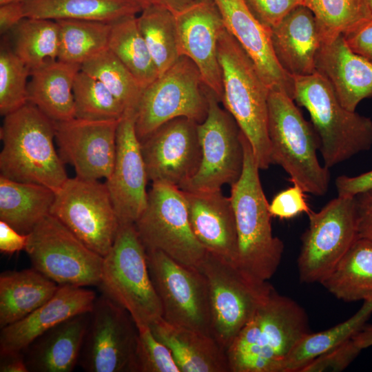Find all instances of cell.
Masks as SVG:
<instances>
[{
  "label": "cell",
  "mask_w": 372,
  "mask_h": 372,
  "mask_svg": "<svg viewBox=\"0 0 372 372\" xmlns=\"http://www.w3.org/2000/svg\"><path fill=\"white\" fill-rule=\"evenodd\" d=\"M241 138L243 169L238 180L231 185L229 196L238 236L236 265L256 280L268 281L280 265L284 245L272 233L269 203L251 144L242 132Z\"/></svg>",
  "instance_id": "3"
},
{
  "label": "cell",
  "mask_w": 372,
  "mask_h": 372,
  "mask_svg": "<svg viewBox=\"0 0 372 372\" xmlns=\"http://www.w3.org/2000/svg\"><path fill=\"white\" fill-rule=\"evenodd\" d=\"M24 0H0V5L10 3V2H17V1H23Z\"/></svg>",
  "instance_id": "56"
},
{
  "label": "cell",
  "mask_w": 372,
  "mask_h": 372,
  "mask_svg": "<svg viewBox=\"0 0 372 372\" xmlns=\"http://www.w3.org/2000/svg\"><path fill=\"white\" fill-rule=\"evenodd\" d=\"M0 372H29L23 352H0Z\"/></svg>",
  "instance_id": "51"
},
{
  "label": "cell",
  "mask_w": 372,
  "mask_h": 372,
  "mask_svg": "<svg viewBox=\"0 0 372 372\" xmlns=\"http://www.w3.org/2000/svg\"><path fill=\"white\" fill-rule=\"evenodd\" d=\"M372 314V298L364 301L351 318L317 333L309 332L295 345L280 366L278 372H300L312 360L352 339L366 324Z\"/></svg>",
  "instance_id": "33"
},
{
  "label": "cell",
  "mask_w": 372,
  "mask_h": 372,
  "mask_svg": "<svg viewBox=\"0 0 372 372\" xmlns=\"http://www.w3.org/2000/svg\"><path fill=\"white\" fill-rule=\"evenodd\" d=\"M247 7L264 26L271 30L302 0H244Z\"/></svg>",
  "instance_id": "45"
},
{
  "label": "cell",
  "mask_w": 372,
  "mask_h": 372,
  "mask_svg": "<svg viewBox=\"0 0 372 372\" xmlns=\"http://www.w3.org/2000/svg\"><path fill=\"white\" fill-rule=\"evenodd\" d=\"M136 19L159 76L180 58L174 15L164 5L153 4L144 8Z\"/></svg>",
  "instance_id": "36"
},
{
  "label": "cell",
  "mask_w": 372,
  "mask_h": 372,
  "mask_svg": "<svg viewBox=\"0 0 372 372\" xmlns=\"http://www.w3.org/2000/svg\"><path fill=\"white\" fill-rule=\"evenodd\" d=\"M28 234L17 231L7 223L0 220V251L3 254H12L25 250Z\"/></svg>",
  "instance_id": "49"
},
{
  "label": "cell",
  "mask_w": 372,
  "mask_h": 372,
  "mask_svg": "<svg viewBox=\"0 0 372 372\" xmlns=\"http://www.w3.org/2000/svg\"><path fill=\"white\" fill-rule=\"evenodd\" d=\"M316 71L328 81L340 103L350 111L372 96V62L354 52L342 34L322 42Z\"/></svg>",
  "instance_id": "24"
},
{
  "label": "cell",
  "mask_w": 372,
  "mask_h": 372,
  "mask_svg": "<svg viewBox=\"0 0 372 372\" xmlns=\"http://www.w3.org/2000/svg\"><path fill=\"white\" fill-rule=\"evenodd\" d=\"M25 17L21 1L0 5L1 35L10 32Z\"/></svg>",
  "instance_id": "50"
},
{
  "label": "cell",
  "mask_w": 372,
  "mask_h": 372,
  "mask_svg": "<svg viewBox=\"0 0 372 372\" xmlns=\"http://www.w3.org/2000/svg\"><path fill=\"white\" fill-rule=\"evenodd\" d=\"M307 216L298 258L299 277L302 282L321 283L359 238L355 197L338 195Z\"/></svg>",
  "instance_id": "12"
},
{
  "label": "cell",
  "mask_w": 372,
  "mask_h": 372,
  "mask_svg": "<svg viewBox=\"0 0 372 372\" xmlns=\"http://www.w3.org/2000/svg\"><path fill=\"white\" fill-rule=\"evenodd\" d=\"M119 120L92 121L74 118L54 122L55 141L64 163L85 180L107 179L116 152Z\"/></svg>",
  "instance_id": "18"
},
{
  "label": "cell",
  "mask_w": 372,
  "mask_h": 372,
  "mask_svg": "<svg viewBox=\"0 0 372 372\" xmlns=\"http://www.w3.org/2000/svg\"><path fill=\"white\" fill-rule=\"evenodd\" d=\"M81 65L50 61L30 72L28 102L54 122L75 118L73 85Z\"/></svg>",
  "instance_id": "28"
},
{
  "label": "cell",
  "mask_w": 372,
  "mask_h": 372,
  "mask_svg": "<svg viewBox=\"0 0 372 372\" xmlns=\"http://www.w3.org/2000/svg\"><path fill=\"white\" fill-rule=\"evenodd\" d=\"M362 349L351 339L321 354L306 364L300 372H338L345 369Z\"/></svg>",
  "instance_id": "43"
},
{
  "label": "cell",
  "mask_w": 372,
  "mask_h": 372,
  "mask_svg": "<svg viewBox=\"0 0 372 372\" xmlns=\"http://www.w3.org/2000/svg\"><path fill=\"white\" fill-rule=\"evenodd\" d=\"M205 88L195 63L187 56H180L143 89L135 118L139 141L176 118L202 123L208 111Z\"/></svg>",
  "instance_id": "11"
},
{
  "label": "cell",
  "mask_w": 372,
  "mask_h": 372,
  "mask_svg": "<svg viewBox=\"0 0 372 372\" xmlns=\"http://www.w3.org/2000/svg\"><path fill=\"white\" fill-rule=\"evenodd\" d=\"M309 331L302 307L275 289L226 351L230 372H278Z\"/></svg>",
  "instance_id": "1"
},
{
  "label": "cell",
  "mask_w": 372,
  "mask_h": 372,
  "mask_svg": "<svg viewBox=\"0 0 372 372\" xmlns=\"http://www.w3.org/2000/svg\"><path fill=\"white\" fill-rule=\"evenodd\" d=\"M335 185L338 196H355L372 189V170L356 176H340Z\"/></svg>",
  "instance_id": "48"
},
{
  "label": "cell",
  "mask_w": 372,
  "mask_h": 372,
  "mask_svg": "<svg viewBox=\"0 0 372 372\" xmlns=\"http://www.w3.org/2000/svg\"><path fill=\"white\" fill-rule=\"evenodd\" d=\"M183 192L197 240L207 251L236 265L238 236L230 197L221 189Z\"/></svg>",
  "instance_id": "22"
},
{
  "label": "cell",
  "mask_w": 372,
  "mask_h": 372,
  "mask_svg": "<svg viewBox=\"0 0 372 372\" xmlns=\"http://www.w3.org/2000/svg\"><path fill=\"white\" fill-rule=\"evenodd\" d=\"M55 196L56 192L45 186L0 176V220L28 234L50 214Z\"/></svg>",
  "instance_id": "30"
},
{
  "label": "cell",
  "mask_w": 372,
  "mask_h": 372,
  "mask_svg": "<svg viewBox=\"0 0 372 372\" xmlns=\"http://www.w3.org/2000/svg\"><path fill=\"white\" fill-rule=\"evenodd\" d=\"M174 15L180 56L190 59L198 68L203 84L221 102L222 73L218 56V40L225 28L214 0H194Z\"/></svg>",
  "instance_id": "19"
},
{
  "label": "cell",
  "mask_w": 372,
  "mask_h": 372,
  "mask_svg": "<svg viewBox=\"0 0 372 372\" xmlns=\"http://www.w3.org/2000/svg\"><path fill=\"white\" fill-rule=\"evenodd\" d=\"M99 286L130 314L137 327H149L163 317L147 251L134 223L119 225L114 243L103 257Z\"/></svg>",
  "instance_id": "7"
},
{
  "label": "cell",
  "mask_w": 372,
  "mask_h": 372,
  "mask_svg": "<svg viewBox=\"0 0 372 372\" xmlns=\"http://www.w3.org/2000/svg\"><path fill=\"white\" fill-rule=\"evenodd\" d=\"M342 35L354 52L372 62V18Z\"/></svg>",
  "instance_id": "46"
},
{
  "label": "cell",
  "mask_w": 372,
  "mask_h": 372,
  "mask_svg": "<svg viewBox=\"0 0 372 372\" xmlns=\"http://www.w3.org/2000/svg\"><path fill=\"white\" fill-rule=\"evenodd\" d=\"M3 117L0 176L56 192L68 177L54 147V121L29 102Z\"/></svg>",
  "instance_id": "2"
},
{
  "label": "cell",
  "mask_w": 372,
  "mask_h": 372,
  "mask_svg": "<svg viewBox=\"0 0 372 372\" xmlns=\"http://www.w3.org/2000/svg\"><path fill=\"white\" fill-rule=\"evenodd\" d=\"M352 339L362 350L372 346V324H366Z\"/></svg>",
  "instance_id": "52"
},
{
  "label": "cell",
  "mask_w": 372,
  "mask_h": 372,
  "mask_svg": "<svg viewBox=\"0 0 372 372\" xmlns=\"http://www.w3.org/2000/svg\"><path fill=\"white\" fill-rule=\"evenodd\" d=\"M208 111L198 124L202 159L196 174L179 188L183 191L220 189L241 176L244 165L242 132L233 116L219 105V99L206 87Z\"/></svg>",
  "instance_id": "15"
},
{
  "label": "cell",
  "mask_w": 372,
  "mask_h": 372,
  "mask_svg": "<svg viewBox=\"0 0 372 372\" xmlns=\"http://www.w3.org/2000/svg\"><path fill=\"white\" fill-rule=\"evenodd\" d=\"M198 270L208 287L211 335L227 351L274 288L208 251Z\"/></svg>",
  "instance_id": "8"
},
{
  "label": "cell",
  "mask_w": 372,
  "mask_h": 372,
  "mask_svg": "<svg viewBox=\"0 0 372 372\" xmlns=\"http://www.w3.org/2000/svg\"><path fill=\"white\" fill-rule=\"evenodd\" d=\"M81 70L100 81L121 103L125 113H136L143 88L108 48L84 62Z\"/></svg>",
  "instance_id": "38"
},
{
  "label": "cell",
  "mask_w": 372,
  "mask_h": 372,
  "mask_svg": "<svg viewBox=\"0 0 372 372\" xmlns=\"http://www.w3.org/2000/svg\"><path fill=\"white\" fill-rule=\"evenodd\" d=\"M163 5L167 7L172 13L179 12L189 5L194 0H160Z\"/></svg>",
  "instance_id": "53"
},
{
  "label": "cell",
  "mask_w": 372,
  "mask_h": 372,
  "mask_svg": "<svg viewBox=\"0 0 372 372\" xmlns=\"http://www.w3.org/2000/svg\"><path fill=\"white\" fill-rule=\"evenodd\" d=\"M269 210L271 216L282 220L293 218L302 213L309 214L311 211L304 191L296 184L277 194L269 203Z\"/></svg>",
  "instance_id": "44"
},
{
  "label": "cell",
  "mask_w": 372,
  "mask_h": 372,
  "mask_svg": "<svg viewBox=\"0 0 372 372\" xmlns=\"http://www.w3.org/2000/svg\"><path fill=\"white\" fill-rule=\"evenodd\" d=\"M313 14L323 42L372 18L363 0H302Z\"/></svg>",
  "instance_id": "39"
},
{
  "label": "cell",
  "mask_w": 372,
  "mask_h": 372,
  "mask_svg": "<svg viewBox=\"0 0 372 372\" xmlns=\"http://www.w3.org/2000/svg\"><path fill=\"white\" fill-rule=\"evenodd\" d=\"M225 29L254 62L269 90L284 92L293 99V76L278 63L271 42V30L251 13L244 0H214Z\"/></svg>",
  "instance_id": "21"
},
{
  "label": "cell",
  "mask_w": 372,
  "mask_h": 372,
  "mask_svg": "<svg viewBox=\"0 0 372 372\" xmlns=\"http://www.w3.org/2000/svg\"><path fill=\"white\" fill-rule=\"evenodd\" d=\"M150 277L167 322L211 335V310L206 280L158 250H146Z\"/></svg>",
  "instance_id": "14"
},
{
  "label": "cell",
  "mask_w": 372,
  "mask_h": 372,
  "mask_svg": "<svg viewBox=\"0 0 372 372\" xmlns=\"http://www.w3.org/2000/svg\"><path fill=\"white\" fill-rule=\"evenodd\" d=\"M75 118L92 121L120 120L125 109L98 79L81 70L74 85Z\"/></svg>",
  "instance_id": "40"
},
{
  "label": "cell",
  "mask_w": 372,
  "mask_h": 372,
  "mask_svg": "<svg viewBox=\"0 0 372 372\" xmlns=\"http://www.w3.org/2000/svg\"><path fill=\"white\" fill-rule=\"evenodd\" d=\"M25 249L32 267L58 285L99 286L103 257L49 214L29 233Z\"/></svg>",
  "instance_id": "10"
},
{
  "label": "cell",
  "mask_w": 372,
  "mask_h": 372,
  "mask_svg": "<svg viewBox=\"0 0 372 372\" xmlns=\"http://www.w3.org/2000/svg\"><path fill=\"white\" fill-rule=\"evenodd\" d=\"M10 32L12 50L30 72L57 60L59 30L55 20L25 17Z\"/></svg>",
  "instance_id": "35"
},
{
  "label": "cell",
  "mask_w": 372,
  "mask_h": 372,
  "mask_svg": "<svg viewBox=\"0 0 372 372\" xmlns=\"http://www.w3.org/2000/svg\"><path fill=\"white\" fill-rule=\"evenodd\" d=\"M276 57L292 76L315 73L316 59L323 39L313 12L304 5L294 8L271 29Z\"/></svg>",
  "instance_id": "25"
},
{
  "label": "cell",
  "mask_w": 372,
  "mask_h": 372,
  "mask_svg": "<svg viewBox=\"0 0 372 372\" xmlns=\"http://www.w3.org/2000/svg\"><path fill=\"white\" fill-rule=\"evenodd\" d=\"M30 70L17 56L10 43L3 40L0 48V114L6 116L28 103Z\"/></svg>",
  "instance_id": "41"
},
{
  "label": "cell",
  "mask_w": 372,
  "mask_h": 372,
  "mask_svg": "<svg viewBox=\"0 0 372 372\" xmlns=\"http://www.w3.org/2000/svg\"><path fill=\"white\" fill-rule=\"evenodd\" d=\"M90 313L72 316L37 338L22 352L29 372H71L78 364Z\"/></svg>",
  "instance_id": "26"
},
{
  "label": "cell",
  "mask_w": 372,
  "mask_h": 372,
  "mask_svg": "<svg viewBox=\"0 0 372 372\" xmlns=\"http://www.w3.org/2000/svg\"><path fill=\"white\" fill-rule=\"evenodd\" d=\"M140 4L143 9L153 4H162L160 0H133Z\"/></svg>",
  "instance_id": "54"
},
{
  "label": "cell",
  "mask_w": 372,
  "mask_h": 372,
  "mask_svg": "<svg viewBox=\"0 0 372 372\" xmlns=\"http://www.w3.org/2000/svg\"><path fill=\"white\" fill-rule=\"evenodd\" d=\"M56 21L59 30L57 60L81 65L107 49L110 22L80 19Z\"/></svg>",
  "instance_id": "37"
},
{
  "label": "cell",
  "mask_w": 372,
  "mask_h": 372,
  "mask_svg": "<svg viewBox=\"0 0 372 372\" xmlns=\"http://www.w3.org/2000/svg\"><path fill=\"white\" fill-rule=\"evenodd\" d=\"M50 214L90 249L104 257L119 227L105 183L68 178L56 192Z\"/></svg>",
  "instance_id": "13"
},
{
  "label": "cell",
  "mask_w": 372,
  "mask_h": 372,
  "mask_svg": "<svg viewBox=\"0 0 372 372\" xmlns=\"http://www.w3.org/2000/svg\"><path fill=\"white\" fill-rule=\"evenodd\" d=\"M359 238L372 242V189L355 196Z\"/></svg>",
  "instance_id": "47"
},
{
  "label": "cell",
  "mask_w": 372,
  "mask_h": 372,
  "mask_svg": "<svg viewBox=\"0 0 372 372\" xmlns=\"http://www.w3.org/2000/svg\"><path fill=\"white\" fill-rule=\"evenodd\" d=\"M198 124L176 118L140 141L149 180L180 187L196 174L202 159Z\"/></svg>",
  "instance_id": "17"
},
{
  "label": "cell",
  "mask_w": 372,
  "mask_h": 372,
  "mask_svg": "<svg viewBox=\"0 0 372 372\" xmlns=\"http://www.w3.org/2000/svg\"><path fill=\"white\" fill-rule=\"evenodd\" d=\"M134 225L146 250L161 251L188 267L198 269L207 253L193 233L183 192L177 186L152 183Z\"/></svg>",
  "instance_id": "9"
},
{
  "label": "cell",
  "mask_w": 372,
  "mask_h": 372,
  "mask_svg": "<svg viewBox=\"0 0 372 372\" xmlns=\"http://www.w3.org/2000/svg\"><path fill=\"white\" fill-rule=\"evenodd\" d=\"M136 15L110 22L107 48L124 64L144 89L158 73L139 30Z\"/></svg>",
  "instance_id": "34"
},
{
  "label": "cell",
  "mask_w": 372,
  "mask_h": 372,
  "mask_svg": "<svg viewBox=\"0 0 372 372\" xmlns=\"http://www.w3.org/2000/svg\"><path fill=\"white\" fill-rule=\"evenodd\" d=\"M135 372H180L169 348L152 333L149 327H138Z\"/></svg>",
  "instance_id": "42"
},
{
  "label": "cell",
  "mask_w": 372,
  "mask_h": 372,
  "mask_svg": "<svg viewBox=\"0 0 372 372\" xmlns=\"http://www.w3.org/2000/svg\"><path fill=\"white\" fill-rule=\"evenodd\" d=\"M218 56L221 102L250 143L259 169H267L273 164L267 128L270 90L251 58L225 28L218 37Z\"/></svg>",
  "instance_id": "4"
},
{
  "label": "cell",
  "mask_w": 372,
  "mask_h": 372,
  "mask_svg": "<svg viewBox=\"0 0 372 372\" xmlns=\"http://www.w3.org/2000/svg\"><path fill=\"white\" fill-rule=\"evenodd\" d=\"M96 296L85 287L59 286L44 304L23 319L1 329L0 352L23 351L44 332L76 315L91 312Z\"/></svg>",
  "instance_id": "23"
},
{
  "label": "cell",
  "mask_w": 372,
  "mask_h": 372,
  "mask_svg": "<svg viewBox=\"0 0 372 372\" xmlns=\"http://www.w3.org/2000/svg\"><path fill=\"white\" fill-rule=\"evenodd\" d=\"M344 302L372 298V242L358 238L320 283Z\"/></svg>",
  "instance_id": "32"
},
{
  "label": "cell",
  "mask_w": 372,
  "mask_h": 372,
  "mask_svg": "<svg viewBox=\"0 0 372 372\" xmlns=\"http://www.w3.org/2000/svg\"><path fill=\"white\" fill-rule=\"evenodd\" d=\"M59 285L34 269L0 275V327L13 324L47 302Z\"/></svg>",
  "instance_id": "29"
},
{
  "label": "cell",
  "mask_w": 372,
  "mask_h": 372,
  "mask_svg": "<svg viewBox=\"0 0 372 372\" xmlns=\"http://www.w3.org/2000/svg\"><path fill=\"white\" fill-rule=\"evenodd\" d=\"M267 128L272 163L280 165L293 184L304 192L324 195L329 189L330 173L318 159L319 136L293 99L284 92L269 90Z\"/></svg>",
  "instance_id": "6"
},
{
  "label": "cell",
  "mask_w": 372,
  "mask_h": 372,
  "mask_svg": "<svg viewBox=\"0 0 372 372\" xmlns=\"http://www.w3.org/2000/svg\"><path fill=\"white\" fill-rule=\"evenodd\" d=\"M137 337L130 314L103 294L90 313L78 364L88 372H135Z\"/></svg>",
  "instance_id": "16"
},
{
  "label": "cell",
  "mask_w": 372,
  "mask_h": 372,
  "mask_svg": "<svg viewBox=\"0 0 372 372\" xmlns=\"http://www.w3.org/2000/svg\"><path fill=\"white\" fill-rule=\"evenodd\" d=\"M149 328L169 348L180 372H230L226 351L212 335L170 324L163 317Z\"/></svg>",
  "instance_id": "27"
},
{
  "label": "cell",
  "mask_w": 372,
  "mask_h": 372,
  "mask_svg": "<svg viewBox=\"0 0 372 372\" xmlns=\"http://www.w3.org/2000/svg\"><path fill=\"white\" fill-rule=\"evenodd\" d=\"M25 17L112 22L136 15L142 6L133 0H24Z\"/></svg>",
  "instance_id": "31"
},
{
  "label": "cell",
  "mask_w": 372,
  "mask_h": 372,
  "mask_svg": "<svg viewBox=\"0 0 372 372\" xmlns=\"http://www.w3.org/2000/svg\"><path fill=\"white\" fill-rule=\"evenodd\" d=\"M372 15V0H363Z\"/></svg>",
  "instance_id": "55"
},
{
  "label": "cell",
  "mask_w": 372,
  "mask_h": 372,
  "mask_svg": "<svg viewBox=\"0 0 372 372\" xmlns=\"http://www.w3.org/2000/svg\"><path fill=\"white\" fill-rule=\"evenodd\" d=\"M135 118L136 112H129L119 120L114 164L105 182L119 225L134 224L147 204L149 180L135 130Z\"/></svg>",
  "instance_id": "20"
},
{
  "label": "cell",
  "mask_w": 372,
  "mask_h": 372,
  "mask_svg": "<svg viewBox=\"0 0 372 372\" xmlns=\"http://www.w3.org/2000/svg\"><path fill=\"white\" fill-rule=\"evenodd\" d=\"M293 101L309 113L328 169L372 147V120L344 107L320 74L293 76Z\"/></svg>",
  "instance_id": "5"
}]
</instances>
